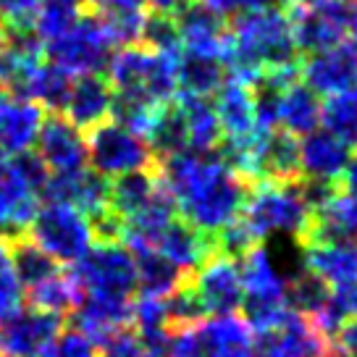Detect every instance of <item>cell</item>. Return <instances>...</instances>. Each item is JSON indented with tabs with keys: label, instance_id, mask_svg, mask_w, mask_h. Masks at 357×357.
I'll use <instances>...</instances> for the list:
<instances>
[{
	"label": "cell",
	"instance_id": "cell-46",
	"mask_svg": "<svg viewBox=\"0 0 357 357\" xmlns=\"http://www.w3.org/2000/svg\"><path fill=\"white\" fill-rule=\"evenodd\" d=\"M200 3H205L213 11H218L221 16H234V13L242 11V3L245 0H200Z\"/></svg>",
	"mask_w": 357,
	"mask_h": 357
},
{
	"label": "cell",
	"instance_id": "cell-21",
	"mask_svg": "<svg viewBox=\"0 0 357 357\" xmlns=\"http://www.w3.org/2000/svg\"><path fill=\"white\" fill-rule=\"evenodd\" d=\"M113 111V87L100 74H87L71 82L63 113L77 129L89 132L98 123L108 121Z\"/></svg>",
	"mask_w": 357,
	"mask_h": 357
},
{
	"label": "cell",
	"instance_id": "cell-53",
	"mask_svg": "<svg viewBox=\"0 0 357 357\" xmlns=\"http://www.w3.org/2000/svg\"><path fill=\"white\" fill-rule=\"evenodd\" d=\"M339 3H352V0H339Z\"/></svg>",
	"mask_w": 357,
	"mask_h": 357
},
{
	"label": "cell",
	"instance_id": "cell-3",
	"mask_svg": "<svg viewBox=\"0 0 357 357\" xmlns=\"http://www.w3.org/2000/svg\"><path fill=\"white\" fill-rule=\"evenodd\" d=\"M312 215L315 213L302 195L300 181L260 178L250 187L242 205V218L257 242L268 236L287 234L302 245L312 226Z\"/></svg>",
	"mask_w": 357,
	"mask_h": 357
},
{
	"label": "cell",
	"instance_id": "cell-37",
	"mask_svg": "<svg viewBox=\"0 0 357 357\" xmlns=\"http://www.w3.org/2000/svg\"><path fill=\"white\" fill-rule=\"evenodd\" d=\"M139 43L145 45V47H150V50H155V53L176 58L181 53V37H178V26L174 13H166V11L145 13Z\"/></svg>",
	"mask_w": 357,
	"mask_h": 357
},
{
	"label": "cell",
	"instance_id": "cell-22",
	"mask_svg": "<svg viewBox=\"0 0 357 357\" xmlns=\"http://www.w3.org/2000/svg\"><path fill=\"white\" fill-rule=\"evenodd\" d=\"M43 119L45 111L34 100L24 95H8L0 102V153L11 158L32 150Z\"/></svg>",
	"mask_w": 357,
	"mask_h": 357
},
{
	"label": "cell",
	"instance_id": "cell-11",
	"mask_svg": "<svg viewBox=\"0 0 357 357\" xmlns=\"http://www.w3.org/2000/svg\"><path fill=\"white\" fill-rule=\"evenodd\" d=\"M192 289L197 294L205 315H231V312H236L242 307V297H245L239 260L213 252L192 273Z\"/></svg>",
	"mask_w": 357,
	"mask_h": 357
},
{
	"label": "cell",
	"instance_id": "cell-36",
	"mask_svg": "<svg viewBox=\"0 0 357 357\" xmlns=\"http://www.w3.org/2000/svg\"><path fill=\"white\" fill-rule=\"evenodd\" d=\"M8 247H11V263L13 271H16V279L22 281V287H26V289L34 287V284H40V281L50 279L53 273L61 271L56 260L47 252H43L26 236H19V239L8 242Z\"/></svg>",
	"mask_w": 357,
	"mask_h": 357
},
{
	"label": "cell",
	"instance_id": "cell-20",
	"mask_svg": "<svg viewBox=\"0 0 357 357\" xmlns=\"http://www.w3.org/2000/svg\"><path fill=\"white\" fill-rule=\"evenodd\" d=\"M153 250L192 276L215 252V242H213V234H205V231H200L192 223L184 221L181 215H176L160 231Z\"/></svg>",
	"mask_w": 357,
	"mask_h": 357
},
{
	"label": "cell",
	"instance_id": "cell-43",
	"mask_svg": "<svg viewBox=\"0 0 357 357\" xmlns=\"http://www.w3.org/2000/svg\"><path fill=\"white\" fill-rule=\"evenodd\" d=\"M150 0H89L92 11H145Z\"/></svg>",
	"mask_w": 357,
	"mask_h": 357
},
{
	"label": "cell",
	"instance_id": "cell-18",
	"mask_svg": "<svg viewBox=\"0 0 357 357\" xmlns=\"http://www.w3.org/2000/svg\"><path fill=\"white\" fill-rule=\"evenodd\" d=\"M132 324V300L82 294V302L74 310V328L89 336L98 347L108 344L113 336L126 331Z\"/></svg>",
	"mask_w": 357,
	"mask_h": 357
},
{
	"label": "cell",
	"instance_id": "cell-10",
	"mask_svg": "<svg viewBox=\"0 0 357 357\" xmlns=\"http://www.w3.org/2000/svg\"><path fill=\"white\" fill-rule=\"evenodd\" d=\"M297 53H318L344 43L349 34L352 8L339 0H294L287 11Z\"/></svg>",
	"mask_w": 357,
	"mask_h": 357
},
{
	"label": "cell",
	"instance_id": "cell-51",
	"mask_svg": "<svg viewBox=\"0 0 357 357\" xmlns=\"http://www.w3.org/2000/svg\"><path fill=\"white\" fill-rule=\"evenodd\" d=\"M6 98H8V89H6V87H3V84H0V102L6 100Z\"/></svg>",
	"mask_w": 357,
	"mask_h": 357
},
{
	"label": "cell",
	"instance_id": "cell-52",
	"mask_svg": "<svg viewBox=\"0 0 357 357\" xmlns=\"http://www.w3.org/2000/svg\"><path fill=\"white\" fill-rule=\"evenodd\" d=\"M3 47H6V34H3V29H0V53H3Z\"/></svg>",
	"mask_w": 357,
	"mask_h": 357
},
{
	"label": "cell",
	"instance_id": "cell-39",
	"mask_svg": "<svg viewBox=\"0 0 357 357\" xmlns=\"http://www.w3.org/2000/svg\"><path fill=\"white\" fill-rule=\"evenodd\" d=\"M37 0H0V29L6 37L32 34Z\"/></svg>",
	"mask_w": 357,
	"mask_h": 357
},
{
	"label": "cell",
	"instance_id": "cell-24",
	"mask_svg": "<svg viewBox=\"0 0 357 357\" xmlns=\"http://www.w3.org/2000/svg\"><path fill=\"white\" fill-rule=\"evenodd\" d=\"M215 116L223 129V139H242L257 132L255 105H252V87L242 79L226 77L215 92Z\"/></svg>",
	"mask_w": 357,
	"mask_h": 357
},
{
	"label": "cell",
	"instance_id": "cell-8",
	"mask_svg": "<svg viewBox=\"0 0 357 357\" xmlns=\"http://www.w3.org/2000/svg\"><path fill=\"white\" fill-rule=\"evenodd\" d=\"M82 294L132 300L137 291V263L121 242H98L74 263L71 271Z\"/></svg>",
	"mask_w": 357,
	"mask_h": 357
},
{
	"label": "cell",
	"instance_id": "cell-54",
	"mask_svg": "<svg viewBox=\"0 0 357 357\" xmlns=\"http://www.w3.org/2000/svg\"><path fill=\"white\" fill-rule=\"evenodd\" d=\"M0 357H3V355H0Z\"/></svg>",
	"mask_w": 357,
	"mask_h": 357
},
{
	"label": "cell",
	"instance_id": "cell-13",
	"mask_svg": "<svg viewBox=\"0 0 357 357\" xmlns=\"http://www.w3.org/2000/svg\"><path fill=\"white\" fill-rule=\"evenodd\" d=\"M331 344L312 318L291 310L276 328L255 334L252 357H326Z\"/></svg>",
	"mask_w": 357,
	"mask_h": 357
},
{
	"label": "cell",
	"instance_id": "cell-47",
	"mask_svg": "<svg viewBox=\"0 0 357 357\" xmlns=\"http://www.w3.org/2000/svg\"><path fill=\"white\" fill-rule=\"evenodd\" d=\"M184 3H187V0H150L153 11H166V13L178 11V8L184 6Z\"/></svg>",
	"mask_w": 357,
	"mask_h": 357
},
{
	"label": "cell",
	"instance_id": "cell-31",
	"mask_svg": "<svg viewBox=\"0 0 357 357\" xmlns=\"http://www.w3.org/2000/svg\"><path fill=\"white\" fill-rule=\"evenodd\" d=\"M26 300H29V307H34V310H43L63 318V315H71V312L77 310V305L82 302V289H79V284L74 281L71 273L58 271L50 279L29 287L26 289Z\"/></svg>",
	"mask_w": 357,
	"mask_h": 357
},
{
	"label": "cell",
	"instance_id": "cell-35",
	"mask_svg": "<svg viewBox=\"0 0 357 357\" xmlns=\"http://www.w3.org/2000/svg\"><path fill=\"white\" fill-rule=\"evenodd\" d=\"M71 82H74V77H68L66 71H61V68L53 66V63L45 58V63L37 68V74H34L32 82H29V87H26V92H24V98L34 100L43 111L63 113Z\"/></svg>",
	"mask_w": 357,
	"mask_h": 357
},
{
	"label": "cell",
	"instance_id": "cell-41",
	"mask_svg": "<svg viewBox=\"0 0 357 357\" xmlns=\"http://www.w3.org/2000/svg\"><path fill=\"white\" fill-rule=\"evenodd\" d=\"M100 357H145V349L132 331H121L113 336L108 344H102Z\"/></svg>",
	"mask_w": 357,
	"mask_h": 357
},
{
	"label": "cell",
	"instance_id": "cell-48",
	"mask_svg": "<svg viewBox=\"0 0 357 357\" xmlns=\"http://www.w3.org/2000/svg\"><path fill=\"white\" fill-rule=\"evenodd\" d=\"M349 34H352V45L357 47V6L352 8V22H349Z\"/></svg>",
	"mask_w": 357,
	"mask_h": 357
},
{
	"label": "cell",
	"instance_id": "cell-33",
	"mask_svg": "<svg viewBox=\"0 0 357 357\" xmlns=\"http://www.w3.org/2000/svg\"><path fill=\"white\" fill-rule=\"evenodd\" d=\"M87 8L89 0H37V13H34L32 22L34 40L40 45L53 43Z\"/></svg>",
	"mask_w": 357,
	"mask_h": 357
},
{
	"label": "cell",
	"instance_id": "cell-40",
	"mask_svg": "<svg viewBox=\"0 0 357 357\" xmlns=\"http://www.w3.org/2000/svg\"><path fill=\"white\" fill-rule=\"evenodd\" d=\"M37 357H98V344L79 328L58 331V336Z\"/></svg>",
	"mask_w": 357,
	"mask_h": 357
},
{
	"label": "cell",
	"instance_id": "cell-38",
	"mask_svg": "<svg viewBox=\"0 0 357 357\" xmlns=\"http://www.w3.org/2000/svg\"><path fill=\"white\" fill-rule=\"evenodd\" d=\"M24 297L22 281L16 279V271L11 263V247L6 239H0V321L13 310H19Z\"/></svg>",
	"mask_w": 357,
	"mask_h": 357
},
{
	"label": "cell",
	"instance_id": "cell-5",
	"mask_svg": "<svg viewBox=\"0 0 357 357\" xmlns=\"http://www.w3.org/2000/svg\"><path fill=\"white\" fill-rule=\"evenodd\" d=\"M239 271H242V287H245V297H242V307L245 321L252 334H266L289 315V302H287V284L273 257L268 255L266 245L260 242L239 260Z\"/></svg>",
	"mask_w": 357,
	"mask_h": 357
},
{
	"label": "cell",
	"instance_id": "cell-45",
	"mask_svg": "<svg viewBox=\"0 0 357 357\" xmlns=\"http://www.w3.org/2000/svg\"><path fill=\"white\" fill-rule=\"evenodd\" d=\"M294 0H245L242 11H279L287 13Z\"/></svg>",
	"mask_w": 357,
	"mask_h": 357
},
{
	"label": "cell",
	"instance_id": "cell-34",
	"mask_svg": "<svg viewBox=\"0 0 357 357\" xmlns=\"http://www.w3.org/2000/svg\"><path fill=\"white\" fill-rule=\"evenodd\" d=\"M321 123L349 150H357V87L331 95L321 105Z\"/></svg>",
	"mask_w": 357,
	"mask_h": 357
},
{
	"label": "cell",
	"instance_id": "cell-2",
	"mask_svg": "<svg viewBox=\"0 0 357 357\" xmlns=\"http://www.w3.org/2000/svg\"><path fill=\"white\" fill-rule=\"evenodd\" d=\"M297 61H300V53L291 40L287 13L239 11L231 16L226 77L242 79L252 87L263 71L291 66Z\"/></svg>",
	"mask_w": 357,
	"mask_h": 357
},
{
	"label": "cell",
	"instance_id": "cell-16",
	"mask_svg": "<svg viewBox=\"0 0 357 357\" xmlns=\"http://www.w3.org/2000/svg\"><path fill=\"white\" fill-rule=\"evenodd\" d=\"M63 328V318L43 310H13L0 321V355L37 357Z\"/></svg>",
	"mask_w": 357,
	"mask_h": 357
},
{
	"label": "cell",
	"instance_id": "cell-4",
	"mask_svg": "<svg viewBox=\"0 0 357 357\" xmlns=\"http://www.w3.org/2000/svg\"><path fill=\"white\" fill-rule=\"evenodd\" d=\"M176 58L155 53L145 45H126L111 53L105 79L113 87V95H129L153 105H166L176 98L178 89Z\"/></svg>",
	"mask_w": 357,
	"mask_h": 357
},
{
	"label": "cell",
	"instance_id": "cell-17",
	"mask_svg": "<svg viewBox=\"0 0 357 357\" xmlns=\"http://www.w3.org/2000/svg\"><path fill=\"white\" fill-rule=\"evenodd\" d=\"M37 208L40 195L16 174L11 158L0 153V239L13 242L26 234Z\"/></svg>",
	"mask_w": 357,
	"mask_h": 357
},
{
	"label": "cell",
	"instance_id": "cell-25",
	"mask_svg": "<svg viewBox=\"0 0 357 357\" xmlns=\"http://www.w3.org/2000/svg\"><path fill=\"white\" fill-rule=\"evenodd\" d=\"M300 181V139L287 129L263 132L257 147V181Z\"/></svg>",
	"mask_w": 357,
	"mask_h": 357
},
{
	"label": "cell",
	"instance_id": "cell-44",
	"mask_svg": "<svg viewBox=\"0 0 357 357\" xmlns=\"http://www.w3.org/2000/svg\"><path fill=\"white\" fill-rule=\"evenodd\" d=\"M336 187L344 192L349 200L357 202V155H349L344 171H342V176L336 181Z\"/></svg>",
	"mask_w": 357,
	"mask_h": 357
},
{
	"label": "cell",
	"instance_id": "cell-26",
	"mask_svg": "<svg viewBox=\"0 0 357 357\" xmlns=\"http://www.w3.org/2000/svg\"><path fill=\"white\" fill-rule=\"evenodd\" d=\"M305 250V271L331 289L357 281V242H315Z\"/></svg>",
	"mask_w": 357,
	"mask_h": 357
},
{
	"label": "cell",
	"instance_id": "cell-6",
	"mask_svg": "<svg viewBox=\"0 0 357 357\" xmlns=\"http://www.w3.org/2000/svg\"><path fill=\"white\" fill-rule=\"evenodd\" d=\"M113 47L116 45L111 43L100 16L95 11H84L61 37L43 45L45 58L74 79L102 74L111 61Z\"/></svg>",
	"mask_w": 357,
	"mask_h": 357
},
{
	"label": "cell",
	"instance_id": "cell-27",
	"mask_svg": "<svg viewBox=\"0 0 357 357\" xmlns=\"http://www.w3.org/2000/svg\"><path fill=\"white\" fill-rule=\"evenodd\" d=\"M176 102L184 113L187 142H190L192 153H215L223 142V129L218 123L213 102L208 98H197V95H181Z\"/></svg>",
	"mask_w": 357,
	"mask_h": 357
},
{
	"label": "cell",
	"instance_id": "cell-9",
	"mask_svg": "<svg viewBox=\"0 0 357 357\" xmlns=\"http://www.w3.org/2000/svg\"><path fill=\"white\" fill-rule=\"evenodd\" d=\"M87 163L105 178H116L132 171L155 166V155L145 137L123 129L116 121H102L87 132Z\"/></svg>",
	"mask_w": 357,
	"mask_h": 357
},
{
	"label": "cell",
	"instance_id": "cell-1",
	"mask_svg": "<svg viewBox=\"0 0 357 357\" xmlns=\"http://www.w3.org/2000/svg\"><path fill=\"white\" fill-rule=\"evenodd\" d=\"M158 181L174 197L178 215L205 234H215L221 226L242 213L252 184L234 174L218 153H176L155 160Z\"/></svg>",
	"mask_w": 357,
	"mask_h": 357
},
{
	"label": "cell",
	"instance_id": "cell-15",
	"mask_svg": "<svg viewBox=\"0 0 357 357\" xmlns=\"http://www.w3.org/2000/svg\"><path fill=\"white\" fill-rule=\"evenodd\" d=\"M181 37V50L215 56L226 63L229 53V22L218 11L208 8L200 0H187L178 11H174Z\"/></svg>",
	"mask_w": 357,
	"mask_h": 357
},
{
	"label": "cell",
	"instance_id": "cell-7",
	"mask_svg": "<svg viewBox=\"0 0 357 357\" xmlns=\"http://www.w3.org/2000/svg\"><path fill=\"white\" fill-rule=\"evenodd\" d=\"M26 234L56 263H77L95 245L92 223L74 205L47 200L37 208Z\"/></svg>",
	"mask_w": 357,
	"mask_h": 357
},
{
	"label": "cell",
	"instance_id": "cell-42",
	"mask_svg": "<svg viewBox=\"0 0 357 357\" xmlns=\"http://www.w3.org/2000/svg\"><path fill=\"white\" fill-rule=\"evenodd\" d=\"M334 344L339 347L342 352H347L349 357H357V315L349 318V321L336 331Z\"/></svg>",
	"mask_w": 357,
	"mask_h": 357
},
{
	"label": "cell",
	"instance_id": "cell-30",
	"mask_svg": "<svg viewBox=\"0 0 357 357\" xmlns=\"http://www.w3.org/2000/svg\"><path fill=\"white\" fill-rule=\"evenodd\" d=\"M321 105H324L321 98L310 87H305L302 82H294L281 95L279 126L294 137L315 132V129H321Z\"/></svg>",
	"mask_w": 357,
	"mask_h": 357
},
{
	"label": "cell",
	"instance_id": "cell-28",
	"mask_svg": "<svg viewBox=\"0 0 357 357\" xmlns=\"http://www.w3.org/2000/svg\"><path fill=\"white\" fill-rule=\"evenodd\" d=\"M132 255L137 263V291L145 297H168L190 281V273H184L155 250H137Z\"/></svg>",
	"mask_w": 357,
	"mask_h": 357
},
{
	"label": "cell",
	"instance_id": "cell-19",
	"mask_svg": "<svg viewBox=\"0 0 357 357\" xmlns=\"http://www.w3.org/2000/svg\"><path fill=\"white\" fill-rule=\"evenodd\" d=\"M197 357H252L255 334L236 315H213L195 326Z\"/></svg>",
	"mask_w": 357,
	"mask_h": 357
},
{
	"label": "cell",
	"instance_id": "cell-49",
	"mask_svg": "<svg viewBox=\"0 0 357 357\" xmlns=\"http://www.w3.org/2000/svg\"><path fill=\"white\" fill-rule=\"evenodd\" d=\"M326 357H349V355H347V352H342V349H339L336 344H331V349L326 352Z\"/></svg>",
	"mask_w": 357,
	"mask_h": 357
},
{
	"label": "cell",
	"instance_id": "cell-23",
	"mask_svg": "<svg viewBox=\"0 0 357 357\" xmlns=\"http://www.w3.org/2000/svg\"><path fill=\"white\" fill-rule=\"evenodd\" d=\"M349 155H352V150L326 129H315V132L305 134L300 139L302 178L339 181Z\"/></svg>",
	"mask_w": 357,
	"mask_h": 357
},
{
	"label": "cell",
	"instance_id": "cell-12",
	"mask_svg": "<svg viewBox=\"0 0 357 357\" xmlns=\"http://www.w3.org/2000/svg\"><path fill=\"white\" fill-rule=\"evenodd\" d=\"M37 153L53 176H66L87 168V139L84 132L77 129L63 113H50L43 119V126L37 132Z\"/></svg>",
	"mask_w": 357,
	"mask_h": 357
},
{
	"label": "cell",
	"instance_id": "cell-14",
	"mask_svg": "<svg viewBox=\"0 0 357 357\" xmlns=\"http://www.w3.org/2000/svg\"><path fill=\"white\" fill-rule=\"evenodd\" d=\"M300 82L318 98H331L357 87V47L344 40L326 50L310 53L300 66Z\"/></svg>",
	"mask_w": 357,
	"mask_h": 357
},
{
	"label": "cell",
	"instance_id": "cell-29",
	"mask_svg": "<svg viewBox=\"0 0 357 357\" xmlns=\"http://www.w3.org/2000/svg\"><path fill=\"white\" fill-rule=\"evenodd\" d=\"M226 79V63L215 56H200L181 50L176 58V84L181 95L211 98Z\"/></svg>",
	"mask_w": 357,
	"mask_h": 357
},
{
	"label": "cell",
	"instance_id": "cell-32",
	"mask_svg": "<svg viewBox=\"0 0 357 357\" xmlns=\"http://www.w3.org/2000/svg\"><path fill=\"white\" fill-rule=\"evenodd\" d=\"M160 181H158L155 166L142 168V171H132L116 176L111 181V211L119 218H129L132 213H137L139 208H145L147 202L153 200V195L158 192Z\"/></svg>",
	"mask_w": 357,
	"mask_h": 357
},
{
	"label": "cell",
	"instance_id": "cell-50",
	"mask_svg": "<svg viewBox=\"0 0 357 357\" xmlns=\"http://www.w3.org/2000/svg\"><path fill=\"white\" fill-rule=\"evenodd\" d=\"M145 357H171L168 352H145Z\"/></svg>",
	"mask_w": 357,
	"mask_h": 357
}]
</instances>
